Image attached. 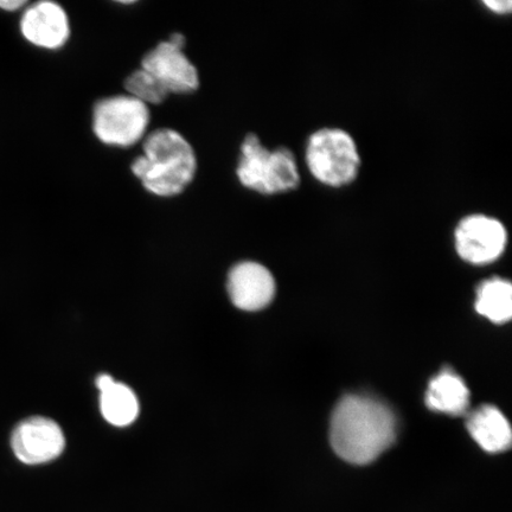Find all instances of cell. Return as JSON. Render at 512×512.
<instances>
[{
  "mask_svg": "<svg viewBox=\"0 0 512 512\" xmlns=\"http://www.w3.org/2000/svg\"><path fill=\"white\" fill-rule=\"evenodd\" d=\"M184 47L185 37L174 34L143 57L142 68L155 76L169 94H190L200 87V75Z\"/></svg>",
  "mask_w": 512,
  "mask_h": 512,
  "instance_id": "obj_6",
  "label": "cell"
},
{
  "mask_svg": "<svg viewBox=\"0 0 512 512\" xmlns=\"http://www.w3.org/2000/svg\"><path fill=\"white\" fill-rule=\"evenodd\" d=\"M66 439L54 420L34 416L19 424L11 437L15 456L27 465H40L61 456Z\"/></svg>",
  "mask_w": 512,
  "mask_h": 512,
  "instance_id": "obj_8",
  "label": "cell"
},
{
  "mask_svg": "<svg viewBox=\"0 0 512 512\" xmlns=\"http://www.w3.org/2000/svg\"><path fill=\"white\" fill-rule=\"evenodd\" d=\"M306 163L313 177L330 187H343L360 171L361 157L355 139L342 128L325 127L307 140Z\"/></svg>",
  "mask_w": 512,
  "mask_h": 512,
  "instance_id": "obj_4",
  "label": "cell"
},
{
  "mask_svg": "<svg viewBox=\"0 0 512 512\" xmlns=\"http://www.w3.org/2000/svg\"><path fill=\"white\" fill-rule=\"evenodd\" d=\"M27 2L24 0H2L0 2V9L5 11H17L21 10L23 6L27 5Z\"/></svg>",
  "mask_w": 512,
  "mask_h": 512,
  "instance_id": "obj_17",
  "label": "cell"
},
{
  "mask_svg": "<svg viewBox=\"0 0 512 512\" xmlns=\"http://www.w3.org/2000/svg\"><path fill=\"white\" fill-rule=\"evenodd\" d=\"M228 292L239 309L258 311L272 302L275 281L265 266L254 261H243L229 272Z\"/></svg>",
  "mask_w": 512,
  "mask_h": 512,
  "instance_id": "obj_10",
  "label": "cell"
},
{
  "mask_svg": "<svg viewBox=\"0 0 512 512\" xmlns=\"http://www.w3.org/2000/svg\"><path fill=\"white\" fill-rule=\"evenodd\" d=\"M151 121L149 106L128 94L108 96L96 102L92 127L102 144L131 147L146 137Z\"/></svg>",
  "mask_w": 512,
  "mask_h": 512,
  "instance_id": "obj_5",
  "label": "cell"
},
{
  "mask_svg": "<svg viewBox=\"0 0 512 512\" xmlns=\"http://www.w3.org/2000/svg\"><path fill=\"white\" fill-rule=\"evenodd\" d=\"M21 31L32 46L56 50L66 46L70 23L66 10L54 2H38L25 9Z\"/></svg>",
  "mask_w": 512,
  "mask_h": 512,
  "instance_id": "obj_9",
  "label": "cell"
},
{
  "mask_svg": "<svg viewBox=\"0 0 512 512\" xmlns=\"http://www.w3.org/2000/svg\"><path fill=\"white\" fill-rule=\"evenodd\" d=\"M507 242L504 224L488 215L466 216L456 228L457 252L470 264H490L503 254Z\"/></svg>",
  "mask_w": 512,
  "mask_h": 512,
  "instance_id": "obj_7",
  "label": "cell"
},
{
  "mask_svg": "<svg viewBox=\"0 0 512 512\" xmlns=\"http://www.w3.org/2000/svg\"><path fill=\"white\" fill-rule=\"evenodd\" d=\"M426 403L433 411L462 415L470 405L469 388L453 371H441L428 386Z\"/></svg>",
  "mask_w": 512,
  "mask_h": 512,
  "instance_id": "obj_13",
  "label": "cell"
},
{
  "mask_svg": "<svg viewBox=\"0 0 512 512\" xmlns=\"http://www.w3.org/2000/svg\"><path fill=\"white\" fill-rule=\"evenodd\" d=\"M236 175L243 187L264 195L290 191L300 183L293 152L287 147L268 150L254 133L242 142Z\"/></svg>",
  "mask_w": 512,
  "mask_h": 512,
  "instance_id": "obj_3",
  "label": "cell"
},
{
  "mask_svg": "<svg viewBox=\"0 0 512 512\" xmlns=\"http://www.w3.org/2000/svg\"><path fill=\"white\" fill-rule=\"evenodd\" d=\"M125 89L128 95L146 106L162 105L170 95L162 83L143 68L127 76Z\"/></svg>",
  "mask_w": 512,
  "mask_h": 512,
  "instance_id": "obj_15",
  "label": "cell"
},
{
  "mask_svg": "<svg viewBox=\"0 0 512 512\" xmlns=\"http://www.w3.org/2000/svg\"><path fill=\"white\" fill-rule=\"evenodd\" d=\"M484 4L498 14H507L512 8L511 0H485Z\"/></svg>",
  "mask_w": 512,
  "mask_h": 512,
  "instance_id": "obj_16",
  "label": "cell"
},
{
  "mask_svg": "<svg viewBox=\"0 0 512 512\" xmlns=\"http://www.w3.org/2000/svg\"><path fill=\"white\" fill-rule=\"evenodd\" d=\"M466 425L471 437L486 452H503L511 445L509 422L494 406H483L473 411L467 416Z\"/></svg>",
  "mask_w": 512,
  "mask_h": 512,
  "instance_id": "obj_11",
  "label": "cell"
},
{
  "mask_svg": "<svg viewBox=\"0 0 512 512\" xmlns=\"http://www.w3.org/2000/svg\"><path fill=\"white\" fill-rule=\"evenodd\" d=\"M476 309L494 323H505L512 316V290L509 281L494 278L478 288Z\"/></svg>",
  "mask_w": 512,
  "mask_h": 512,
  "instance_id": "obj_14",
  "label": "cell"
},
{
  "mask_svg": "<svg viewBox=\"0 0 512 512\" xmlns=\"http://www.w3.org/2000/svg\"><path fill=\"white\" fill-rule=\"evenodd\" d=\"M96 386L101 393V413L110 424L124 427L137 419L138 400L130 388L123 383L115 382L106 374L96 379Z\"/></svg>",
  "mask_w": 512,
  "mask_h": 512,
  "instance_id": "obj_12",
  "label": "cell"
},
{
  "mask_svg": "<svg viewBox=\"0 0 512 512\" xmlns=\"http://www.w3.org/2000/svg\"><path fill=\"white\" fill-rule=\"evenodd\" d=\"M131 171L150 194L176 197L194 181L197 157L183 134L172 128H158L146 134L143 155L133 160Z\"/></svg>",
  "mask_w": 512,
  "mask_h": 512,
  "instance_id": "obj_2",
  "label": "cell"
},
{
  "mask_svg": "<svg viewBox=\"0 0 512 512\" xmlns=\"http://www.w3.org/2000/svg\"><path fill=\"white\" fill-rule=\"evenodd\" d=\"M395 438V416L380 401L360 395L345 396L332 414L331 445L345 462H374L392 446Z\"/></svg>",
  "mask_w": 512,
  "mask_h": 512,
  "instance_id": "obj_1",
  "label": "cell"
}]
</instances>
